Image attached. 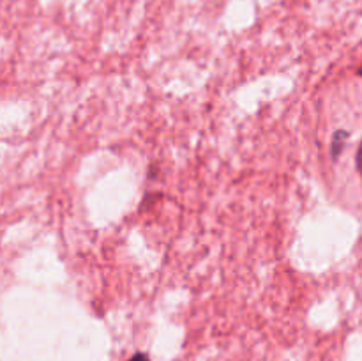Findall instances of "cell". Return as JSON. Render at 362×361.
I'll use <instances>...</instances> for the list:
<instances>
[{"label": "cell", "mask_w": 362, "mask_h": 361, "mask_svg": "<svg viewBox=\"0 0 362 361\" xmlns=\"http://www.w3.org/2000/svg\"><path fill=\"white\" fill-rule=\"evenodd\" d=\"M357 168H359V173L362 177V144L359 147V152H357Z\"/></svg>", "instance_id": "6da1fadb"}, {"label": "cell", "mask_w": 362, "mask_h": 361, "mask_svg": "<svg viewBox=\"0 0 362 361\" xmlns=\"http://www.w3.org/2000/svg\"><path fill=\"white\" fill-rule=\"evenodd\" d=\"M129 361H148V357L145 356V354H141V353H138V354H134L133 357H131Z\"/></svg>", "instance_id": "7a4b0ae2"}]
</instances>
